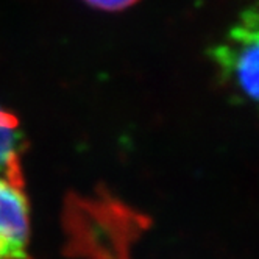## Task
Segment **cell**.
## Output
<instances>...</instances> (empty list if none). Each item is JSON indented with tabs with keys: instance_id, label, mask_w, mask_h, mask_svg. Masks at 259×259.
I'll return each mask as SVG.
<instances>
[{
	"instance_id": "cell-1",
	"label": "cell",
	"mask_w": 259,
	"mask_h": 259,
	"mask_svg": "<svg viewBox=\"0 0 259 259\" xmlns=\"http://www.w3.org/2000/svg\"><path fill=\"white\" fill-rule=\"evenodd\" d=\"M147 217L105 191L96 195L70 194L64 227L72 251L91 259H123L147 228Z\"/></svg>"
},
{
	"instance_id": "cell-2",
	"label": "cell",
	"mask_w": 259,
	"mask_h": 259,
	"mask_svg": "<svg viewBox=\"0 0 259 259\" xmlns=\"http://www.w3.org/2000/svg\"><path fill=\"white\" fill-rule=\"evenodd\" d=\"M212 57L233 94L259 111V7L240 14Z\"/></svg>"
},
{
	"instance_id": "cell-3",
	"label": "cell",
	"mask_w": 259,
	"mask_h": 259,
	"mask_svg": "<svg viewBox=\"0 0 259 259\" xmlns=\"http://www.w3.org/2000/svg\"><path fill=\"white\" fill-rule=\"evenodd\" d=\"M30 205L22 184L0 177V259H25Z\"/></svg>"
},
{
	"instance_id": "cell-4",
	"label": "cell",
	"mask_w": 259,
	"mask_h": 259,
	"mask_svg": "<svg viewBox=\"0 0 259 259\" xmlns=\"http://www.w3.org/2000/svg\"><path fill=\"white\" fill-rule=\"evenodd\" d=\"M24 136L19 126V119L8 113L0 119V177L24 186L21 165Z\"/></svg>"
},
{
	"instance_id": "cell-5",
	"label": "cell",
	"mask_w": 259,
	"mask_h": 259,
	"mask_svg": "<svg viewBox=\"0 0 259 259\" xmlns=\"http://www.w3.org/2000/svg\"><path fill=\"white\" fill-rule=\"evenodd\" d=\"M83 2L103 11H120L138 4L139 0H83Z\"/></svg>"
}]
</instances>
